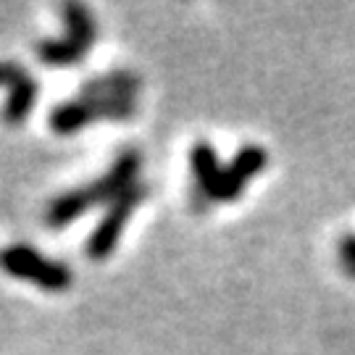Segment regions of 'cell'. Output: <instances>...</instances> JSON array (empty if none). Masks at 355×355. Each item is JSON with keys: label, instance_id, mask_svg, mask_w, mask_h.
<instances>
[{"label": "cell", "instance_id": "1", "mask_svg": "<svg viewBox=\"0 0 355 355\" xmlns=\"http://www.w3.org/2000/svg\"><path fill=\"white\" fill-rule=\"evenodd\" d=\"M140 164H142L140 153L124 150L101 179H95L92 184H85V187H76V190L58 195L48 205L45 221L51 227H66V224L76 221L82 214H87L92 205H101V203L111 205L121 192H127L132 184H137Z\"/></svg>", "mask_w": 355, "mask_h": 355}, {"label": "cell", "instance_id": "2", "mask_svg": "<svg viewBox=\"0 0 355 355\" xmlns=\"http://www.w3.org/2000/svg\"><path fill=\"white\" fill-rule=\"evenodd\" d=\"M0 266L3 271H8L16 279H24L37 284L42 290L51 292H61L66 287H71V268L58 263V261H51V258H42V255L29 248V245H11L0 253Z\"/></svg>", "mask_w": 355, "mask_h": 355}, {"label": "cell", "instance_id": "3", "mask_svg": "<svg viewBox=\"0 0 355 355\" xmlns=\"http://www.w3.org/2000/svg\"><path fill=\"white\" fill-rule=\"evenodd\" d=\"M268 164V153L266 148L261 145H245L234 161L229 166H221L218 174L214 177V182L203 187V195L208 200H216V203H229V200H237L245 190V184L253 177H258Z\"/></svg>", "mask_w": 355, "mask_h": 355}, {"label": "cell", "instance_id": "4", "mask_svg": "<svg viewBox=\"0 0 355 355\" xmlns=\"http://www.w3.org/2000/svg\"><path fill=\"white\" fill-rule=\"evenodd\" d=\"M135 116V101H119V98H103L89 101L79 98L71 103H61L51 111V129L55 135H74L87 127L95 119H129Z\"/></svg>", "mask_w": 355, "mask_h": 355}, {"label": "cell", "instance_id": "5", "mask_svg": "<svg viewBox=\"0 0 355 355\" xmlns=\"http://www.w3.org/2000/svg\"><path fill=\"white\" fill-rule=\"evenodd\" d=\"M145 192L148 190H145L142 184H132L127 192H121L114 203L108 205L103 221L98 224V229L92 232V237L87 240V248H85L89 261H105V258L114 255L116 245L121 240V232L127 227L129 216L135 214V208L142 203Z\"/></svg>", "mask_w": 355, "mask_h": 355}, {"label": "cell", "instance_id": "6", "mask_svg": "<svg viewBox=\"0 0 355 355\" xmlns=\"http://www.w3.org/2000/svg\"><path fill=\"white\" fill-rule=\"evenodd\" d=\"M140 87V79L129 71H114V74L87 79L82 85V98L103 101V98H119V101H135V92Z\"/></svg>", "mask_w": 355, "mask_h": 355}, {"label": "cell", "instance_id": "7", "mask_svg": "<svg viewBox=\"0 0 355 355\" xmlns=\"http://www.w3.org/2000/svg\"><path fill=\"white\" fill-rule=\"evenodd\" d=\"M89 42L66 35L61 40H40L37 42V55L42 64L48 66H71L76 61H82L89 53Z\"/></svg>", "mask_w": 355, "mask_h": 355}, {"label": "cell", "instance_id": "8", "mask_svg": "<svg viewBox=\"0 0 355 355\" xmlns=\"http://www.w3.org/2000/svg\"><path fill=\"white\" fill-rule=\"evenodd\" d=\"M190 166H192V174L198 179V187H200V190L214 182V177L218 174V168H221L218 158H216V150L208 142H195V145H192Z\"/></svg>", "mask_w": 355, "mask_h": 355}, {"label": "cell", "instance_id": "9", "mask_svg": "<svg viewBox=\"0 0 355 355\" xmlns=\"http://www.w3.org/2000/svg\"><path fill=\"white\" fill-rule=\"evenodd\" d=\"M26 79H32L26 69H21L13 61H0V87H8V92H13L19 85H24Z\"/></svg>", "mask_w": 355, "mask_h": 355}, {"label": "cell", "instance_id": "10", "mask_svg": "<svg viewBox=\"0 0 355 355\" xmlns=\"http://www.w3.org/2000/svg\"><path fill=\"white\" fill-rule=\"evenodd\" d=\"M337 258H340V266L347 271V277H355V234H347L340 240Z\"/></svg>", "mask_w": 355, "mask_h": 355}]
</instances>
